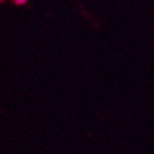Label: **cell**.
I'll list each match as a JSON object with an SVG mask.
<instances>
[{"label":"cell","instance_id":"cell-1","mask_svg":"<svg viewBox=\"0 0 154 154\" xmlns=\"http://www.w3.org/2000/svg\"><path fill=\"white\" fill-rule=\"evenodd\" d=\"M13 2L16 3V5H24V3H26L27 0H13Z\"/></svg>","mask_w":154,"mask_h":154},{"label":"cell","instance_id":"cell-2","mask_svg":"<svg viewBox=\"0 0 154 154\" xmlns=\"http://www.w3.org/2000/svg\"><path fill=\"white\" fill-rule=\"evenodd\" d=\"M0 2H2V0H0Z\"/></svg>","mask_w":154,"mask_h":154}]
</instances>
